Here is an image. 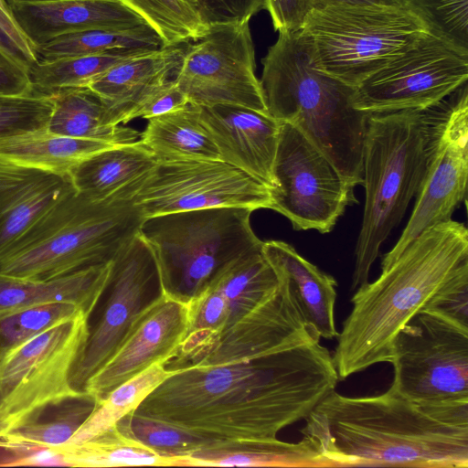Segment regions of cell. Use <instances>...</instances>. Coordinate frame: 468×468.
<instances>
[{"instance_id":"6da1fadb","label":"cell","mask_w":468,"mask_h":468,"mask_svg":"<svg viewBox=\"0 0 468 468\" xmlns=\"http://www.w3.org/2000/svg\"><path fill=\"white\" fill-rule=\"evenodd\" d=\"M320 340L173 372L132 413L207 441L275 440L335 390L333 356Z\"/></svg>"},{"instance_id":"7a4b0ae2","label":"cell","mask_w":468,"mask_h":468,"mask_svg":"<svg viewBox=\"0 0 468 468\" xmlns=\"http://www.w3.org/2000/svg\"><path fill=\"white\" fill-rule=\"evenodd\" d=\"M335 467H468V403L429 406L390 388L369 397L335 390L304 419Z\"/></svg>"},{"instance_id":"3957f363","label":"cell","mask_w":468,"mask_h":468,"mask_svg":"<svg viewBox=\"0 0 468 468\" xmlns=\"http://www.w3.org/2000/svg\"><path fill=\"white\" fill-rule=\"evenodd\" d=\"M467 265L468 230L452 218L423 230L394 259L381 261L380 275L356 288L336 336L332 356L338 379L390 362L399 331Z\"/></svg>"},{"instance_id":"277c9868","label":"cell","mask_w":468,"mask_h":468,"mask_svg":"<svg viewBox=\"0 0 468 468\" xmlns=\"http://www.w3.org/2000/svg\"><path fill=\"white\" fill-rule=\"evenodd\" d=\"M262 65L260 81L268 113L298 129L349 185L362 186L368 113L353 107L356 88L318 67L303 29L279 32Z\"/></svg>"},{"instance_id":"5b68a950","label":"cell","mask_w":468,"mask_h":468,"mask_svg":"<svg viewBox=\"0 0 468 468\" xmlns=\"http://www.w3.org/2000/svg\"><path fill=\"white\" fill-rule=\"evenodd\" d=\"M138 183L101 200L65 196L0 262V275L49 280L111 262L144 219L133 199Z\"/></svg>"},{"instance_id":"8992f818","label":"cell","mask_w":468,"mask_h":468,"mask_svg":"<svg viewBox=\"0 0 468 468\" xmlns=\"http://www.w3.org/2000/svg\"><path fill=\"white\" fill-rule=\"evenodd\" d=\"M425 111L371 113L363 145L365 207L355 249L351 289L368 282L383 242L420 187L427 158Z\"/></svg>"},{"instance_id":"52a82bcc","label":"cell","mask_w":468,"mask_h":468,"mask_svg":"<svg viewBox=\"0 0 468 468\" xmlns=\"http://www.w3.org/2000/svg\"><path fill=\"white\" fill-rule=\"evenodd\" d=\"M251 213L211 207L145 218L138 233L153 250L164 294L188 305L233 262L261 249Z\"/></svg>"},{"instance_id":"ba28073f","label":"cell","mask_w":468,"mask_h":468,"mask_svg":"<svg viewBox=\"0 0 468 468\" xmlns=\"http://www.w3.org/2000/svg\"><path fill=\"white\" fill-rule=\"evenodd\" d=\"M301 29L313 42L318 67L354 88L427 30L404 4L313 8Z\"/></svg>"},{"instance_id":"9c48e42d","label":"cell","mask_w":468,"mask_h":468,"mask_svg":"<svg viewBox=\"0 0 468 468\" xmlns=\"http://www.w3.org/2000/svg\"><path fill=\"white\" fill-rule=\"evenodd\" d=\"M89 319L81 313L63 320L0 360V418L5 429L84 393L72 387L70 376L89 335Z\"/></svg>"},{"instance_id":"30bf717a","label":"cell","mask_w":468,"mask_h":468,"mask_svg":"<svg viewBox=\"0 0 468 468\" xmlns=\"http://www.w3.org/2000/svg\"><path fill=\"white\" fill-rule=\"evenodd\" d=\"M390 389L429 406L468 403V328L420 310L397 335Z\"/></svg>"},{"instance_id":"8fae6325","label":"cell","mask_w":468,"mask_h":468,"mask_svg":"<svg viewBox=\"0 0 468 468\" xmlns=\"http://www.w3.org/2000/svg\"><path fill=\"white\" fill-rule=\"evenodd\" d=\"M427 116V158L410 218L399 240L382 261L397 257L426 229L452 218L466 200L468 179L467 82Z\"/></svg>"},{"instance_id":"7c38bea8","label":"cell","mask_w":468,"mask_h":468,"mask_svg":"<svg viewBox=\"0 0 468 468\" xmlns=\"http://www.w3.org/2000/svg\"><path fill=\"white\" fill-rule=\"evenodd\" d=\"M270 209L295 230L329 233L346 208L356 203L354 187L298 129L281 122L272 168Z\"/></svg>"},{"instance_id":"4fadbf2b","label":"cell","mask_w":468,"mask_h":468,"mask_svg":"<svg viewBox=\"0 0 468 468\" xmlns=\"http://www.w3.org/2000/svg\"><path fill=\"white\" fill-rule=\"evenodd\" d=\"M468 80V53L423 32L355 90L352 105L371 113L425 111Z\"/></svg>"},{"instance_id":"5bb4252c","label":"cell","mask_w":468,"mask_h":468,"mask_svg":"<svg viewBox=\"0 0 468 468\" xmlns=\"http://www.w3.org/2000/svg\"><path fill=\"white\" fill-rule=\"evenodd\" d=\"M107 296L73 367L72 387L84 392L89 380L107 363L140 315L163 295L152 249L137 233L111 261Z\"/></svg>"},{"instance_id":"9a60e30c","label":"cell","mask_w":468,"mask_h":468,"mask_svg":"<svg viewBox=\"0 0 468 468\" xmlns=\"http://www.w3.org/2000/svg\"><path fill=\"white\" fill-rule=\"evenodd\" d=\"M188 43L176 74V85L190 104L236 105L268 113L249 22L208 27Z\"/></svg>"},{"instance_id":"2e32d148","label":"cell","mask_w":468,"mask_h":468,"mask_svg":"<svg viewBox=\"0 0 468 468\" xmlns=\"http://www.w3.org/2000/svg\"><path fill=\"white\" fill-rule=\"evenodd\" d=\"M144 218L211 207L269 208V187L222 160L157 162L133 197Z\"/></svg>"},{"instance_id":"e0dca14e","label":"cell","mask_w":468,"mask_h":468,"mask_svg":"<svg viewBox=\"0 0 468 468\" xmlns=\"http://www.w3.org/2000/svg\"><path fill=\"white\" fill-rule=\"evenodd\" d=\"M187 305L165 294L137 319L107 363L89 380L84 392L100 403L120 385L176 351L187 328Z\"/></svg>"},{"instance_id":"ac0fdd59","label":"cell","mask_w":468,"mask_h":468,"mask_svg":"<svg viewBox=\"0 0 468 468\" xmlns=\"http://www.w3.org/2000/svg\"><path fill=\"white\" fill-rule=\"evenodd\" d=\"M198 112L220 160L270 188L281 122L269 113L236 105L198 106Z\"/></svg>"},{"instance_id":"d6986e66","label":"cell","mask_w":468,"mask_h":468,"mask_svg":"<svg viewBox=\"0 0 468 468\" xmlns=\"http://www.w3.org/2000/svg\"><path fill=\"white\" fill-rule=\"evenodd\" d=\"M73 190L69 176L0 160V262Z\"/></svg>"},{"instance_id":"ffe728a7","label":"cell","mask_w":468,"mask_h":468,"mask_svg":"<svg viewBox=\"0 0 468 468\" xmlns=\"http://www.w3.org/2000/svg\"><path fill=\"white\" fill-rule=\"evenodd\" d=\"M9 6L16 23L33 48L67 33L131 28L147 24L122 0H61Z\"/></svg>"},{"instance_id":"44dd1931","label":"cell","mask_w":468,"mask_h":468,"mask_svg":"<svg viewBox=\"0 0 468 468\" xmlns=\"http://www.w3.org/2000/svg\"><path fill=\"white\" fill-rule=\"evenodd\" d=\"M187 45L163 47L122 61L92 80L87 87L101 101L108 122L127 123L137 106L153 90L175 79Z\"/></svg>"},{"instance_id":"7402d4cb","label":"cell","mask_w":468,"mask_h":468,"mask_svg":"<svg viewBox=\"0 0 468 468\" xmlns=\"http://www.w3.org/2000/svg\"><path fill=\"white\" fill-rule=\"evenodd\" d=\"M262 253L277 278L283 280L305 322L321 338L333 339L337 282L282 240L263 241Z\"/></svg>"},{"instance_id":"603a6c76","label":"cell","mask_w":468,"mask_h":468,"mask_svg":"<svg viewBox=\"0 0 468 468\" xmlns=\"http://www.w3.org/2000/svg\"><path fill=\"white\" fill-rule=\"evenodd\" d=\"M176 466L203 467H335L307 436L297 442L271 441H214L176 458Z\"/></svg>"},{"instance_id":"cb8c5ba5","label":"cell","mask_w":468,"mask_h":468,"mask_svg":"<svg viewBox=\"0 0 468 468\" xmlns=\"http://www.w3.org/2000/svg\"><path fill=\"white\" fill-rule=\"evenodd\" d=\"M111 262L49 280H24L0 275V314L31 306L71 303L90 317L106 288Z\"/></svg>"},{"instance_id":"d4e9b609","label":"cell","mask_w":468,"mask_h":468,"mask_svg":"<svg viewBox=\"0 0 468 468\" xmlns=\"http://www.w3.org/2000/svg\"><path fill=\"white\" fill-rule=\"evenodd\" d=\"M113 145L118 144L67 137L43 127L1 136L0 160L69 176L85 158Z\"/></svg>"},{"instance_id":"484cf974","label":"cell","mask_w":468,"mask_h":468,"mask_svg":"<svg viewBox=\"0 0 468 468\" xmlns=\"http://www.w3.org/2000/svg\"><path fill=\"white\" fill-rule=\"evenodd\" d=\"M99 402L89 393L63 401L44 417V410L0 431V449L16 458L65 444L87 420Z\"/></svg>"},{"instance_id":"4316f807","label":"cell","mask_w":468,"mask_h":468,"mask_svg":"<svg viewBox=\"0 0 468 468\" xmlns=\"http://www.w3.org/2000/svg\"><path fill=\"white\" fill-rule=\"evenodd\" d=\"M156 163L139 140L91 154L78 164L69 176L77 192L101 200L144 177Z\"/></svg>"},{"instance_id":"83f0119b","label":"cell","mask_w":468,"mask_h":468,"mask_svg":"<svg viewBox=\"0 0 468 468\" xmlns=\"http://www.w3.org/2000/svg\"><path fill=\"white\" fill-rule=\"evenodd\" d=\"M53 109L46 128L56 134L126 144L140 140L142 133L107 121L100 98L88 87L66 88L50 92Z\"/></svg>"},{"instance_id":"f1b7e54d","label":"cell","mask_w":468,"mask_h":468,"mask_svg":"<svg viewBox=\"0 0 468 468\" xmlns=\"http://www.w3.org/2000/svg\"><path fill=\"white\" fill-rule=\"evenodd\" d=\"M140 141L157 162L220 160L219 153L199 118L198 106L148 120Z\"/></svg>"},{"instance_id":"f546056e","label":"cell","mask_w":468,"mask_h":468,"mask_svg":"<svg viewBox=\"0 0 468 468\" xmlns=\"http://www.w3.org/2000/svg\"><path fill=\"white\" fill-rule=\"evenodd\" d=\"M208 286L218 290L228 303L223 335L264 303L276 291L278 280L261 248L240 257Z\"/></svg>"},{"instance_id":"4dcf8cb0","label":"cell","mask_w":468,"mask_h":468,"mask_svg":"<svg viewBox=\"0 0 468 468\" xmlns=\"http://www.w3.org/2000/svg\"><path fill=\"white\" fill-rule=\"evenodd\" d=\"M50 451L59 465L70 467L176 466V459L126 437L116 425L80 444Z\"/></svg>"},{"instance_id":"1f68e13d","label":"cell","mask_w":468,"mask_h":468,"mask_svg":"<svg viewBox=\"0 0 468 468\" xmlns=\"http://www.w3.org/2000/svg\"><path fill=\"white\" fill-rule=\"evenodd\" d=\"M163 47L165 45L158 33L149 24H144L131 28L67 33L35 46L34 51L38 61H51L113 49H159Z\"/></svg>"},{"instance_id":"d6a6232c","label":"cell","mask_w":468,"mask_h":468,"mask_svg":"<svg viewBox=\"0 0 468 468\" xmlns=\"http://www.w3.org/2000/svg\"><path fill=\"white\" fill-rule=\"evenodd\" d=\"M154 50L113 49L51 61H37L29 69L28 75L35 92L50 93L66 88L87 87L113 66Z\"/></svg>"},{"instance_id":"836d02e7","label":"cell","mask_w":468,"mask_h":468,"mask_svg":"<svg viewBox=\"0 0 468 468\" xmlns=\"http://www.w3.org/2000/svg\"><path fill=\"white\" fill-rule=\"evenodd\" d=\"M171 374L162 363H156L120 385L98 404L87 420L62 446L80 444L114 426Z\"/></svg>"},{"instance_id":"e575fe53","label":"cell","mask_w":468,"mask_h":468,"mask_svg":"<svg viewBox=\"0 0 468 468\" xmlns=\"http://www.w3.org/2000/svg\"><path fill=\"white\" fill-rule=\"evenodd\" d=\"M160 36L165 47L190 43L208 29L197 0H122Z\"/></svg>"},{"instance_id":"d590c367","label":"cell","mask_w":468,"mask_h":468,"mask_svg":"<svg viewBox=\"0 0 468 468\" xmlns=\"http://www.w3.org/2000/svg\"><path fill=\"white\" fill-rule=\"evenodd\" d=\"M81 313L85 314L74 303H55L0 314V360L25 342Z\"/></svg>"},{"instance_id":"8d00e7d4","label":"cell","mask_w":468,"mask_h":468,"mask_svg":"<svg viewBox=\"0 0 468 468\" xmlns=\"http://www.w3.org/2000/svg\"><path fill=\"white\" fill-rule=\"evenodd\" d=\"M115 425L126 437L169 458L186 456L214 441L201 439L165 423L135 416L132 411L120 419Z\"/></svg>"},{"instance_id":"74e56055","label":"cell","mask_w":468,"mask_h":468,"mask_svg":"<svg viewBox=\"0 0 468 468\" xmlns=\"http://www.w3.org/2000/svg\"><path fill=\"white\" fill-rule=\"evenodd\" d=\"M427 30L468 53V0H403Z\"/></svg>"},{"instance_id":"f35d334b","label":"cell","mask_w":468,"mask_h":468,"mask_svg":"<svg viewBox=\"0 0 468 468\" xmlns=\"http://www.w3.org/2000/svg\"><path fill=\"white\" fill-rule=\"evenodd\" d=\"M52 109L50 93L0 96V137L46 127Z\"/></svg>"},{"instance_id":"ab89813d","label":"cell","mask_w":468,"mask_h":468,"mask_svg":"<svg viewBox=\"0 0 468 468\" xmlns=\"http://www.w3.org/2000/svg\"><path fill=\"white\" fill-rule=\"evenodd\" d=\"M422 309L468 328V265L443 284Z\"/></svg>"},{"instance_id":"60d3db41","label":"cell","mask_w":468,"mask_h":468,"mask_svg":"<svg viewBox=\"0 0 468 468\" xmlns=\"http://www.w3.org/2000/svg\"><path fill=\"white\" fill-rule=\"evenodd\" d=\"M200 13L209 27L249 22L265 9V0H197Z\"/></svg>"},{"instance_id":"b9f144b4","label":"cell","mask_w":468,"mask_h":468,"mask_svg":"<svg viewBox=\"0 0 468 468\" xmlns=\"http://www.w3.org/2000/svg\"><path fill=\"white\" fill-rule=\"evenodd\" d=\"M189 103L186 94L176 85L174 79L153 90L134 110L130 121L135 118L151 119L185 108Z\"/></svg>"},{"instance_id":"7bdbcfd3","label":"cell","mask_w":468,"mask_h":468,"mask_svg":"<svg viewBox=\"0 0 468 468\" xmlns=\"http://www.w3.org/2000/svg\"><path fill=\"white\" fill-rule=\"evenodd\" d=\"M313 8L312 0H265V9L278 32L300 30Z\"/></svg>"},{"instance_id":"ee69618b","label":"cell","mask_w":468,"mask_h":468,"mask_svg":"<svg viewBox=\"0 0 468 468\" xmlns=\"http://www.w3.org/2000/svg\"><path fill=\"white\" fill-rule=\"evenodd\" d=\"M28 70L0 49V96L34 93Z\"/></svg>"},{"instance_id":"f6af8a7d","label":"cell","mask_w":468,"mask_h":468,"mask_svg":"<svg viewBox=\"0 0 468 468\" xmlns=\"http://www.w3.org/2000/svg\"><path fill=\"white\" fill-rule=\"evenodd\" d=\"M0 49L10 56L27 70L38 60L33 46L11 35L0 23Z\"/></svg>"},{"instance_id":"bcb514c9","label":"cell","mask_w":468,"mask_h":468,"mask_svg":"<svg viewBox=\"0 0 468 468\" xmlns=\"http://www.w3.org/2000/svg\"><path fill=\"white\" fill-rule=\"evenodd\" d=\"M0 23L16 38L30 43L16 23L10 6L5 0H0Z\"/></svg>"},{"instance_id":"7dc6e473","label":"cell","mask_w":468,"mask_h":468,"mask_svg":"<svg viewBox=\"0 0 468 468\" xmlns=\"http://www.w3.org/2000/svg\"><path fill=\"white\" fill-rule=\"evenodd\" d=\"M314 8L323 7L329 5H403V0H312Z\"/></svg>"},{"instance_id":"c3c4849f","label":"cell","mask_w":468,"mask_h":468,"mask_svg":"<svg viewBox=\"0 0 468 468\" xmlns=\"http://www.w3.org/2000/svg\"><path fill=\"white\" fill-rule=\"evenodd\" d=\"M8 5H14V4H41V3H49V2H55V1H61V0H5Z\"/></svg>"},{"instance_id":"681fc988","label":"cell","mask_w":468,"mask_h":468,"mask_svg":"<svg viewBox=\"0 0 468 468\" xmlns=\"http://www.w3.org/2000/svg\"><path fill=\"white\" fill-rule=\"evenodd\" d=\"M5 429V426L1 420V418H0V431H3Z\"/></svg>"}]
</instances>
